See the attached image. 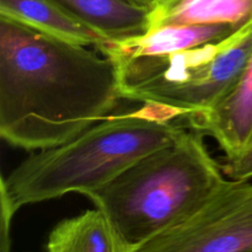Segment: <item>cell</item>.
I'll use <instances>...</instances> for the list:
<instances>
[{
	"label": "cell",
	"mask_w": 252,
	"mask_h": 252,
	"mask_svg": "<svg viewBox=\"0 0 252 252\" xmlns=\"http://www.w3.org/2000/svg\"><path fill=\"white\" fill-rule=\"evenodd\" d=\"M107 41L137 38L149 31L152 7L137 0H51Z\"/></svg>",
	"instance_id": "7"
},
{
	"label": "cell",
	"mask_w": 252,
	"mask_h": 252,
	"mask_svg": "<svg viewBox=\"0 0 252 252\" xmlns=\"http://www.w3.org/2000/svg\"><path fill=\"white\" fill-rule=\"evenodd\" d=\"M187 128L148 105L110 115L68 142L27 158L1 177L0 191L15 212L69 193L86 196L142 158L176 142Z\"/></svg>",
	"instance_id": "2"
},
{
	"label": "cell",
	"mask_w": 252,
	"mask_h": 252,
	"mask_svg": "<svg viewBox=\"0 0 252 252\" xmlns=\"http://www.w3.org/2000/svg\"><path fill=\"white\" fill-rule=\"evenodd\" d=\"M44 252H133V248L107 216L94 208L57 224Z\"/></svg>",
	"instance_id": "9"
},
{
	"label": "cell",
	"mask_w": 252,
	"mask_h": 252,
	"mask_svg": "<svg viewBox=\"0 0 252 252\" xmlns=\"http://www.w3.org/2000/svg\"><path fill=\"white\" fill-rule=\"evenodd\" d=\"M189 128L213 138L223 161H233L252 148V54L228 93L208 111L185 120Z\"/></svg>",
	"instance_id": "6"
},
{
	"label": "cell",
	"mask_w": 252,
	"mask_h": 252,
	"mask_svg": "<svg viewBox=\"0 0 252 252\" xmlns=\"http://www.w3.org/2000/svg\"><path fill=\"white\" fill-rule=\"evenodd\" d=\"M0 15V137L24 150L68 142L122 98L107 56Z\"/></svg>",
	"instance_id": "1"
},
{
	"label": "cell",
	"mask_w": 252,
	"mask_h": 252,
	"mask_svg": "<svg viewBox=\"0 0 252 252\" xmlns=\"http://www.w3.org/2000/svg\"><path fill=\"white\" fill-rule=\"evenodd\" d=\"M133 252H252V182L226 179L198 211Z\"/></svg>",
	"instance_id": "5"
},
{
	"label": "cell",
	"mask_w": 252,
	"mask_h": 252,
	"mask_svg": "<svg viewBox=\"0 0 252 252\" xmlns=\"http://www.w3.org/2000/svg\"><path fill=\"white\" fill-rule=\"evenodd\" d=\"M202 132L187 128L172 144L86 194L133 249L198 211L225 181Z\"/></svg>",
	"instance_id": "3"
},
{
	"label": "cell",
	"mask_w": 252,
	"mask_h": 252,
	"mask_svg": "<svg viewBox=\"0 0 252 252\" xmlns=\"http://www.w3.org/2000/svg\"><path fill=\"white\" fill-rule=\"evenodd\" d=\"M0 15L43 33L98 48L107 39L51 0H0Z\"/></svg>",
	"instance_id": "10"
},
{
	"label": "cell",
	"mask_w": 252,
	"mask_h": 252,
	"mask_svg": "<svg viewBox=\"0 0 252 252\" xmlns=\"http://www.w3.org/2000/svg\"><path fill=\"white\" fill-rule=\"evenodd\" d=\"M223 171L231 180L252 179V148L248 153L233 161H223Z\"/></svg>",
	"instance_id": "11"
},
{
	"label": "cell",
	"mask_w": 252,
	"mask_h": 252,
	"mask_svg": "<svg viewBox=\"0 0 252 252\" xmlns=\"http://www.w3.org/2000/svg\"><path fill=\"white\" fill-rule=\"evenodd\" d=\"M219 26L240 31L252 25V0H158L150 26Z\"/></svg>",
	"instance_id": "8"
},
{
	"label": "cell",
	"mask_w": 252,
	"mask_h": 252,
	"mask_svg": "<svg viewBox=\"0 0 252 252\" xmlns=\"http://www.w3.org/2000/svg\"><path fill=\"white\" fill-rule=\"evenodd\" d=\"M252 54V25L148 65L118 74L122 98L186 120L208 111L234 85Z\"/></svg>",
	"instance_id": "4"
},
{
	"label": "cell",
	"mask_w": 252,
	"mask_h": 252,
	"mask_svg": "<svg viewBox=\"0 0 252 252\" xmlns=\"http://www.w3.org/2000/svg\"><path fill=\"white\" fill-rule=\"evenodd\" d=\"M137 1L142 2V4H144V5H148V6H150V7H152L153 5H154L155 2L158 1V0H137Z\"/></svg>",
	"instance_id": "12"
}]
</instances>
